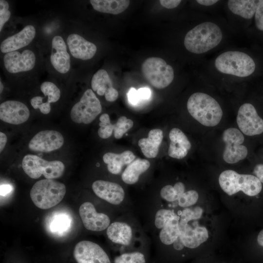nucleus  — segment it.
Wrapping results in <instances>:
<instances>
[{
	"label": "nucleus",
	"mask_w": 263,
	"mask_h": 263,
	"mask_svg": "<svg viewBox=\"0 0 263 263\" xmlns=\"http://www.w3.org/2000/svg\"><path fill=\"white\" fill-rule=\"evenodd\" d=\"M106 233L108 239L120 252L150 245L151 242L132 211L119 215L110 225Z\"/></svg>",
	"instance_id": "f257e3e1"
},
{
	"label": "nucleus",
	"mask_w": 263,
	"mask_h": 263,
	"mask_svg": "<svg viewBox=\"0 0 263 263\" xmlns=\"http://www.w3.org/2000/svg\"><path fill=\"white\" fill-rule=\"evenodd\" d=\"M223 37L221 27L214 21L207 20L195 25L187 33L184 45L190 53L202 55L216 48Z\"/></svg>",
	"instance_id": "f03ea898"
},
{
	"label": "nucleus",
	"mask_w": 263,
	"mask_h": 263,
	"mask_svg": "<svg viewBox=\"0 0 263 263\" xmlns=\"http://www.w3.org/2000/svg\"><path fill=\"white\" fill-rule=\"evenodd\" d=\"M187 108L196 121L207 127L217 126L223 116L219 102L210 94L202 92L194 93L189 97Z\"/></svg>",
	"instance_id": "7ed1b4c3"
},
{
	"label": "nucleus",
	"mask_w": 263,
	"mask_h": 263,
	"mask_svg": "<svg viewBox=\"0 0 263 263\" xmlns=\"http://www.w3.org/2000/svg\"><path fill=\"white\" fill-rule=\"evenodd\" d=\"M213 65L219 73L239 78L251 75L256 69L252 57L239 50H229L221 53L215 58Z\"/></svg>",
	"instance_id": "20e7f679"
},
{
	"label": "nucleus",
	"mask_w": 263,
	"mask_h": 263,
	"mask_svg": "<svg viewBox=\"0 0 263 263\" xmlns=\"http://www.w3.org/2000/svg\"><path fill=\"white\" fill-rule=\"evenodd\" d=\"M218 181L222 189L230 196L242 191L248 196H254L262 189V183L255 175L239 174L231 169L222 172Z\"/></svg>",
	"instance_id": "39448f33"
},
{
	"label": "nucleus",
	"mask_w": 263,
	"mask_h": 263,
	"mask_svg": "<svg viewBox=\"0 0 263 263\" xmlns=\"http://www.w3.org/2000/svg\"><path fill=\"white\" fill-rule=\"evenodd\" d=\"M66 193L65 186L53 179H43L37 182L32 187L30 196L38 207L47 209L59 203Z\"/></svg>",
	"instance_id": "423d86ee"
},
{
	"label": "nucleus",
	"mask_w": 263,
	"mask_h": 263,
	"mask_svg": "<svg viewBox=\"0 0 263 263\" xmlns=\"http://www.w3.org/2000/svg\"><path fill=\"white\" fill-rule=\"evenodd\" d=\"M92 188L98 197L116 208L120 214L132 211V202L128 199L124 188L120 184L98 180L94 182Z\"/></svg>",
	"instance_id": "0eeeda50"
},
{
	"label": "nucleus",
	"mask_w": 263,
	"mask_h": 263,
	"mask_svg": "<svg viewBox=\"0 0 263 263\" xmlns=\"http://www.w3.org/2000/svg\"><path fill=\"white\" fill-rule=\"evenodd\" d=\"M141 70L146 80L156 89L168 87L174 79L172 67L158 57L146 59L142 65Z\"/></svg>",
	"instance_id": "6e6552de"
},
{
	"label": "nucleus",
	"mask_w": 263,
	"mask_h": 263,
	"mask_svg": "<svg viewBox=\"0 0 263 263\" xmlns=\"http://www.w3.org/2000/svg\"><path fill=\"white\" fill-rule=\"evenodd\" d=\"M22 167L25 173L33 179H38L42 175L48 179L57 178L65 169L61 161H48L33 154H27L23 157Z\"/></svg>",
	"instance_id": "1a4fd4ad"
},
{
	"label": "nucleus",
	"mask_w": 263,
	"mask_h": 263,
	"mask_svg": "<svg viewBox=\"0 0 263 263\" xmlns=\"http://www.w3.org/2000/svg\"><path fill=\"white\" fill-rule=\"evenodd\" d=\"M244 134L238 128L230 127L224 130L222 140L225 148L222 158L225 163L233 164L246 158L248 150L244 145Z\"/></svg>",
	"instance_id": "9d476101"
},
{
	"label": "nucleus",
	"mask_w": 263,
	"mask_h": 263,
	"mask_svg": "<svg viewBox=\"0 0 263 263\" xmlns=\"http://www.w3.org/2000/svg\"><path fill=\"white\" fill-rule=\"evenodd\" d=\"M100 102L92 89L85 91L79 102L72 107L70 116L76 123L90 124L101 112Z\"/></svg>",
	"instance_id": "9b49d317"
},
{
	"label": "nucleus",
	"mask_w": 263,
	"mask_h": 263,
	"mask_svg": "<svg viewBox=\"0 0 263 263\" xmlns=\"http://www.w3.org/2000/svg\"><path fill=\"white\" fill-rule=\"evenodd\" d=\"M236 122L238 129L244 135L253 136L263 133V118L250 103L245 102L239 107Z\"/></svg>",
	"instance_id": "f8f14e48"
},
{
	"label": "nucleus",
	"mask_w": 263,
	"mask_h": 263,
	"mask_svg": "<svg viewBox=\"0 0 263 263\" xmlns=\"http://www.w3.org/2000/svg\"><path fill=\"white\" fill-rule=\"evenodd\" d=\"M73 254L77 263H112L104 249L90 241L84 240L77 243Z\"/></svg>",
	"instance_id": "ddd939ff"
},
{
	"label": "nucleus",
	"mask_w": 263,
	"mask_h": 263,
	"mask_svg": "<svg viewBox=\"0 0 263 263\" xmlns=\"http://www.w3.org/2000/svg\"><path fill=\"white\" fill-rule=\"evenodd\" d=\"M79 213L85 228L92 231L105 230L113 222L107 214L98 212L94 205L90 202L81 204Z\"/></svg>",
	"instance_id": "4468645a"
},
{
	"label": "nucleus",
	"mask_w": 263,
	"mask_h": 263,
	"mask_svg": "<svg viewBox=\"0 0 263 263\" xmlns=\"http://www.w3.org/2000/svg\"><path fill=\"white\" fill-rule=\"evenodd\" d=\"M36 60L34 53L27 49L21 53L15 51L6 53L3 57V63L9 73L16 74L32 70Z\"/></svg>",
	"instance_id": "2eb2a0df"
},
{
	"label": "nucleus",
	"mask_w": 263,
	"mask_h": 263,
	"mask_svg": "<svg viewBox=\"0 0 263 263\" xmlns=\"http://www.w3.org/2000/svg\"><path fill=\"white\" fill-rule=\"evenodd\" d=\"M64 141L63 135L57 131H42L31 139L28 147L34 151L48 152L61 148Z\"/></svg>",
	"instance_id": "dca6fc26"
},
{
	"label": "nucleus",
	"mask_w": 263,
	"mask_h": 263,
	"mask_svg": "<svg viewBox=\"0 0 263 263\" xmlns=\"http://www.w3.org/2000/svg\"><path fill=\"white\" fill-rule=\"evenodd\" d=\"M30 116L28 107L16 100H7L0 105V119L7 123L19 125L26 122Z\"/></svg>",
	"instance_id": "f3484780"
},
{
	"label": "nucleus",
	"mask_w": 263,
	"mask_h": 263,
	"mask_svg": "<svg viewBox=\"0 0 263 263\" xmlns=\"http://www.w3.org/2000/svg\"><path fill=\"white\" fill-rule=\"evenodd\" d=\"M50 60L52 66L58 72L65 74L69 72L70 57L66 45L61 36H56L52 39Z\"/></svg>",
	"instance_id": "a211bd4d"
},
{
	"label": "nucleus",
	"mask_w": 263,
	"mask_h": 263,
	"mask_svg": "<svg viewBox=\"0 0 263 263\" xmlns=\"http://www.w3.org/2000/svg\"><path fill=\"white\" fill-rule=\"evenodd\" d=\"M36 33L33 25L26 26L20 32L2 41L0 45V51L6 54L27 46L34 38Z\"/></svg>",
	"instance_id": "6ab92c4d"
},
{
	"label": "nucleus",
	"mask_w": 263,
	"mask_h": 263,
	"mask_svg": "<svg viewBox=\"0 0 263 263\" xmlns=\"http://www.w3.org/2000/svg\"><path fill=\"white\" fill-rule=\"evenodd\" d=\"M69 51L75 58L86 60L93 57L97 48L93 43L77 34H71L67 38Z\"/></svg>",
	"instance_id": "aec40b11"
},
{
	"label": "nucleus",
	"mask_w": 263,
	"mask_h": 263,
	"mask_svg": "<svg viewBox=\"0 0 263 263\" xmlns=\"http://www.w3.org/2000/svg\"><path fill=\"white\" fill-rule=\"evenodd\" d=\"M91 87L92 90L99 95L104 94L108 101L113 102L118 98V92L113 87L112 79L104 69H100L94 75Z\"/></svg>",
	"instance_id": "412c9836"
},
{
	"label": "nucleus",
	"mask_w": 263,
	"mask_h": 263,
	"mask_svg": "<svg viewBox=\"0 0 263 263\" xmlns=\"http://www.w3.org/2000/svg\"><path fill=\"white\" fill-rule=\"evenodd\" d=\"M170 143L169 155L180 159L185 157L191 147V144L186 134L177 128H172L169 133Z\"/></svg>",
	"instance_id": "4be33fe9"
},
{
	"label": "nucleus",
	"mask_w": 263,
	"mask_h": 263,
	"mask_svg": "<svg viewBox=\"0 0 263 263\" xmlns=\"http://www.w3.org/2000/svg\"><path fill=\"white\" fill-rule=\"evenodd\" d=\"M135 156L130 150L121 153L107 152L103 156V160L107 165L108 171L113 174H119L125 165H128L135 160Z\"/></svg>",
	"instance_id": "5701e85b"
},
{
	"label": "nucleus",
	"mask_w": 263,
	"mask_h": 263,
	"mask_svg": "<svg viewBox=\"0 0 263 263\" xmlns=\"http://www.w3.org/2000/svg\"><path fill=\"white\" fill-rule=\"evenodd\" d=\"M163 138V132L161 129H152L149 132L148 137L140 139L138 144L146 157L155 158L158 153Z\"/></svg>",
	"instance_id": "b1692460"
},
{
	"label": "nucleus",
	"mask_w": 263,
	"mask_h": 263,
	"mask_svg": "<svg viewBox=\"0 0 263 263\" xmlns=\"http://www.w3.org/2000/svg\"><path fill=\"white\" fill-rule=\"evenodd\" d=\"M258 1L256 0H229L227 2V6L233 15L249 20L255 15Z\"/></svg>",
	"instance_id": "393cba45"
},
{
	"label": "nucleus",
	"mask_w": 263,
	"mask_h": 263,
	"mask_svg": "<svg viewBox=\"0 0 263 263\" xmlns=\"http://www.w3.org/2000/svg\"><path fill=\"white\" fill-rule=\"evenodd\" d=\"M150 162L146 159L137 158L128 165L121 174L122 181L128 185L136 184L140 175L150 167Z\"/></svg>",
	"instance_id": "a878e982"
},
{
	"label": "nucleus",
	"mask_w": 263,
	"mask_h": 263,
	"mask_svg": "<svg viewBox=\"0 0 263 263\" xmlns=\"http://www.w3.org/2000/svg\"><path fill=\"white\" fill-rule=\"evenodd\" d=\"M208 232L204 226H196L187 230L180 237L185 247L194 249L207 241Z\"/></svg>",
	"instance_id": "bb28decb"
},
{
	"label": "nucleus",
	"mask_w": 263,
	"mask_h": 263,
	"mask_svg": "<svg viewBox=\"0 0 263 263\" xmlns=\"http://www.w3.org/2000/svg\"><path fill=\"white\" fill-rule=\"evenodd\" d=\"M90 2L95 10L113 15L124 12L130 3L128 0H91Z\"/></svg>",
	"instance_id": "cd10ccee"
},
{
	"label": "nucleus",
	"mask_w": 263,
	"mask_h": 263,
	"mask_svg": "<svg viewBox=\"0 0 263 263\" xmlns=\"http://www.w3.org/2000/svg\"><path fill=\"white\" fill-rule=\"evenodd\" d=\"M150 245L135 249L119 252L113 260V263H147V249Z\"/></svg>",
	"instance_id": "c85d7f7f"
},
{
	"label": "nucleus",
	"mask_w": 263,
	"mask_h": 263,
	"mask_svg": "<svg viewBox=\"0 0 263 263\" xmlns=\"http://www.w3.org/2000/svg\"><path fill=\"white\" fill-rule=\"evenodd\" d=\"M110 131L113 133L114 131V136L116 139L122 138L124 134L132 127L133 122L131 119L127 118L125 116H121L114 124L111 123L110 120L107 123Z\"/></svg>",
	"instance_id": "c756f323"
},
{
	"label": "nucleus",
	"mask_w": 263,
	"mask_h": 263,
	"mask_svg": "<svg viewBox=\"0 0 263 263\" xmlns=\"http://www.w3.org/2000/svg\"><path fill=\"white\" fill-rule=\"evenodd\" d=\"M71 224V219L67 214L57 213L51 220L49 228L54 233H63L68 230Z\"/></svg>",
	"instance_id": "7c9ffc66"
},
{
	"label": "nucleus",
	"mask_w": 263,
	"mask_h": 263,
	"mask_svg": "<svg viewBox=\"0 0 263 263\" xmlns=\"http://www.w3.org/2000/svg\"><path fill=\"white\" fill-rule=\"evenodd\" d=\"M40 90L45 96L47 102L54 103L57 101L60 97V91L53 82L45 81L40 85Z\"/></svg>",
	"instance_id": "2f4dec72"
},
{
	"label": "nucleus",
	"mask_w": 263,
	"mask_h": 263,
	"mask_svg": "<svg viewBox=\"0 0 263 263\" xmlns=\"http://www.w3.org/2000/svg\"><path fill=\"white\" fill-rule=\"evenodd\" d=\"M199 198V194L195 190L186 191L178 199V206L182 208L188 207L194 205Z\"/></svg>",
	"instance_id": "473e14b6"
},
{
	"label": "nucleus",
	"mask_w": 263,
	"mask_h": 263,
	"mask_svg": "<svg viewBox=\"0 0 263 263\" xmlns=\"http://www.w3.org/2000/svg\"><path fill=\"white\" fill-rule=\"evenodd\" d=\"M9 5L8 2L4 0H0V31L5 23L9 20L11 12L8 10Z\"/></svg>",
	"instance_id": "72a5a7b5"
},
{
	"label": "nucleus",
	"mask_w": 263,
	"mask_h": 263,
	"mask_svg": "<svg viewBox=\"0 0 263 263\" xmlns=\"http://www.w3.org/2000/svg\"><path fill=\"white\" fill-rule=\"evenodd\" d=\"M255 24L256 28L263 31V0H259L254 15Z\"/></svg>",
	"instance_id": "f704fd0d"
},
{
	"label": "nucleus",
	"mask_w": 263,
	"mask_h": 263,
	"mask_svg": "<svg viewBox=\"0 0 263 263\" xmlns=\"http://www.w3.org/2000/svg\"><path fill=\"white\" fill-rule=\"evenodd\" d=\"M128 100L132 105L137 104L141 100L139 98L137 90L132 87L127 94Z\"/></svg>",
	"instance_id": "c9c22d12"
},
{
	"label": "nucleus",
	"mask_w": 263,
	"mask_h": 263,
	"mask_svg": "<svg viewBox=\"0 0 263 263\" xmlns=\"http://www.w3.org/2000/svg\"><path fill=\"white\" fill-rule=\"evenodd\" d=\"M162 6L167 9H173L177 7L181 2V0H160Z\"/></svg>",
	"instance_id": "e433bc0d"
},
{
	"label": "nucleus",
	"mask_w": 263,
	"mask_h": 263,
	"mask_svg": "<svg viewBox=\"0 0 263 263\" xmlns=\"http://www.w3.org/2000/svg\"><path fill=\"white\" fill-rule=\"evenodd\" d=\"M140 100H147L151 96V91L147 87L141 88L137 90Z\"/></svg>",
	"instance_id": "4c0bfd02"
},
{
	"label": "nucleus",
	"mask_w": 263,
	"mask_h": 263,
	"mask_svg": "<svg viewBox=\"0 0 263 263\" xmlns=\"http://www.w3.org/2000/svg\"><path fill=\"white\" fill-rule=\"evenodd\" d=\"M253 173L263 183V164L256 165L254 168Z\"/></svg>",
	"instance_id": "58836bf2"
},
{
	"label": "nucleus",
	"mask_w": 263,
	"mask_h": 263,
	"mask_svg": "<svg viewBox=\"0 0 263 263\" xmlns=\"http://www.w3.org/2000/svg\"><path fill=\"white\" fill-rule=\"evenodd\" d=\"M196 1L200 5L205 6H212L219 2L217 0H197Z\"/></svg>",
	"instance_id": "ea45409f"
},
{
	"label": "nucleus",
	"mask_w": 263,
	"mask_h": 263,
	"mask_svg": "<svg viewBox=\"0 0 263 263\" xmlns=\"http://www.w3.org/2000/svg\"><path fill=\"white\" fill-rule=\"evenodd\" d=\"M7 142V137L6 135L2 132H0V152L4 149Z\"/></svg>",
	"instance_id": "a19ab883"
},
{
	"label": "nucleus",
	"mask_w": 263,
	"mask_h": 263,
	"mask_svg": "<svg viewBox=\"0 0 263 263\" xmlns=\"http://www.w3.org/2000/svg\"><path fill=\"white\" fill-rule=\"evenodd\" d=\"M12 190V188L8 185H3L0 186V194L5 196Z\"/></svg>",
	"instance_id": "79ce46f5"
},
{
	"label": "nucleus",
	"mask_w": 263,
	"mask_h": 263,
	"mask_svg": "<svg viewBox=\"0 0 263 263\" xmlns=\"http://www.w3.org/2000/svg\"><path fill=\"white\" fill-rule=\"evenodd\" d=\"M257 242L260 246H263V229L260 232L258 235Z\"/></svg>",
	"instance_id": "37998d69"
},
{
	"label": "nucleus",
	"mask_w": 263,
	"mask_h": 263,
	"mask_svg": "<svg viewBox=\"0 0 263 263\" xmlns=\"http://www.w3.org/2000/svg\"><path fill=\"white\" fill-rule=\"evenodd\" d=\"M3 90V85L1 81H0V93L1 94Z\"/></svg>",
	"instance_id": "c03bdc74"
}]
</instances>
